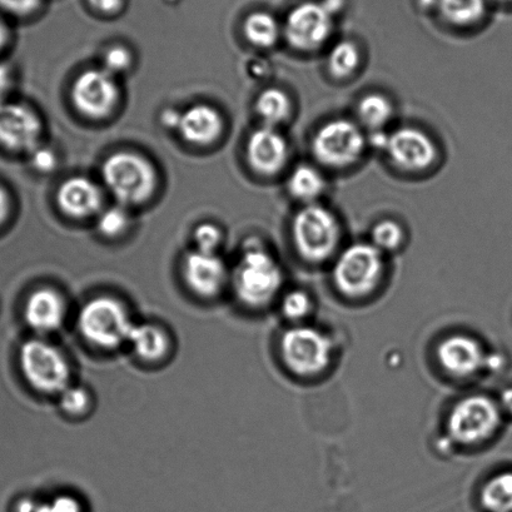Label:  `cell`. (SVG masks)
<instances>
[{
  "label": "cell",
  "mask_w": 512,
  "mask_h": 512,
  "mask_svg": "<svg viewBox=\"0 0 512 512\" xmlns=\"http://www.w3.org/2000/svg\"><path fill=\"white\" fill-rule=\"evenodd\" d=\"M136 318L126 301L112 295H98L84 302L77 315L82 340L101 352L127 347Z\"/></svg>",
  "instance_id": "obj_1"
},
{
  "label": "cell",
  "mask_w": 512,
  "mask_h": 512,
  "mask_svg": "<svg viewBox=\"0 0 512 512\" xmlns=\"http://www.w3.org/2000/svg\"><path fill=\"white\" fill-rule=\"evenodd\" d=\"M19 370L24 381L42 396L57 397L74 382L71 359L49 337L33 336L18 351Z\"/></svg>",
  "instance_id": "obj_2"
},
{
  "label": "cell",
  "mask_w": 512,
  "mask_h": 512,
  "mask_svg": "<svg viewBox=\"0 0 512 512\" xmlns=\"http://www.w3.org/2000/svg\"><path fill=\"white\" fill-rule=\"evenodd\" d=\"M283 285L280 263L265 248L253 245L243 251L231 272V290L237 301L248 310L271 305Z\"/></svg>",
  "instance_id": "obj_3"
},
{
  "label": "cell",
  "mask_w": 512,
  "mask_h": 512,
  "mask_svg": "<svg viewBox=\"0 0 512 512\" xmlns=\"http://www.w3.org/2000/svg\"><path fill=\"white\" fill-rule=\"evenodd\" d=\"M291 232L298 255L311 263L330 260L342 237L337 216L320 203L303 206L293 217Z\"/></svg>",
  "instance_id": "obj_4"
},
{
  "label": "cell",
  "mask_w": 512,
  "mask_h": 512,
  "mask_svg": "<svg viewBox=\"0 0 512 512\" xmlns=\"http://www.w3.org/2000/svg\"><path fill=\"white\" fill-rule=\"evenodd\" d=\"M102 178L119 205L126 207L147 202L158 185L153 164L133 152H117L108 157L102 166Z\"/></svg>",
  "instance_id": "obj_5"
},
{
  "label": "cell",
  "mask_w": 512,
  "mask_h": 512,
  "mask_svg": "<svg viewBox=\"0 0 512 512\" xmlns=\"http://www.w3.org/2000/svg\"><path fill=\"white\" fill-rule=\"evenodd\" d=\"M369 138L359 123L336 118L322 124L313 134L311 152L322 167L342 169L355 166L364 157Z\"/></svg>",
  "instance_id": "obj_6"
},
{
  "label": "cell",
  "mask_w": 512,
  "mask_h": 512,
  "mask_svg": "<svg viewBox=\"0 0 512 512\" xmlns=\"http://www.w3.org/2000/svg\"><path fill=\"white\" fill-rule=\"evenodd\" d=\"M384 271V252L372 243H355L338 256L333 281L344 295L361 297L375 290Z\"/></svg>",
  "instance_id": "obj_7"
},
{
  "label": "cell",
  "mask_w": 512,
  "mask_h": 512,
  "mask_svg": "<svg viewBox=\"0 0 512 512\" xmlns=\"http://www.w3.org/2000/svg\"><path fill=\"white\" fill-rule=\"evenodd\" d=\"M281 355L288 369L301 376L320 374L330 365V338L311 327H293L283 333Z\"/></svg>",
  "instance_id": "obj_8"
},
{
  "label": "cell",
  "mask_w": 512,
  "mask_h": 512,
  "mask_svg": "<svg viewBox=\"0 0 512 512\" xmlns=\"http://www.w3.org/2000/svg\"><path fill=\"white\" fill-rule=\"evenodd\" d=\"M501 414L496 402L485 396H470L451 411L449 432L462 445L480 444L499 429Z\"/></svg>",
  "instance_id": "obj_9"
},
{
  "label": "cell",
  "mask_w": 512,
  "mask_h": 512,
  "mask_svg": "<svg viewBox=\"0 0 512 512\" xmlns=\"http://www.w3.org/2000/svg\"><path fill=\"white\" fill-rule=\"evenodd\" d=\"M187 290L198 300L212 302L231 290V271L218 253L192 251L182 262Z\"/></svg>",
  "instance_id": "obj_10"
},
{
  "label": "cell",
  "mask_w": 512,
  "mask_h": 512,
  "mask_svg": "<svg viewBox=\"0 0 512 512\" xmlns=\"http://www.w3.org/2000/svg\"><path fill=\"white\" fill-rule=\"evenodd\" d=\"M332 13L325 4L305 3L288 14L282 32L293 49L316 52L332 36Z\"/></svg>",
  "instance_id": "obj_11"
},
{
  "label": "cell",
  "mask_w": 512,
  "mask_h": 512,
  "mask_svg": "<svg viewBox=\"0 0 512 512\" xmlns=\"http://www.w3.org/2000/svg\"><path fill=\"white\" fill-rule=\"evenodd\" d=\"M72 101L84 117L98 121L111 116L119 102L116 77L103 68L83 72L73 83Z\"/></svg>",
  "instance_id": "obj_12"
},
{
  "label": "cell",
  "mask_w": 512,
  "mask_h": 512,
  "mask_svg": "<svg viewBox=\"0 0 512 512\" xmlns=\"http://www.w3.org/2000/svg\"><path fill=\"white\" fill-rule=\"evenodd\" d=\"M43 124L38 114L23 103L0 104V148L31 154L41 146Z\"/></svg>",
  "instance_id": "obj_13"
},
{
  "label": "cell",
  "mask_w": 512,
  "mask_h": 512,
  "mask_svg": "<svg viewBox=\"0 0 512 512\" xmlns=\"http://www.w3.org/2000/svg\"><path fill=\"white\" fill-rule=\"evenodd\" d=\"M396 168L424 172L437 159V147L429 134L415 127H401L389 134L384 151Z\"/></svg>",
  "instance_id": "obj_14"
},
{
  "label": "cell",
  "mask_w": 512,
  "mask_h": 512,
  "mask_svg": "<svg viewBox=\"0 0 512 512\" xmlns=\"http://www.w3.org/2000/svg\"><path fill=\"white\" fill-rule=\"evenodd\" d=\"M69 302L57 288L44 286L29 293L23 318L34 336L49 337L62 330L68 321Z\"/></svg>",
  "instance_id": "obj_15"
},
{
  "label": "cell",
  "mask_w": 512,
  "mask_h": 512,
  "mask_svg": "<svg viewBox=\"0 0 512 512\" xmlns=\"http://www.w3.org/2000/svg\"><path fill=\"white\" fill-rule=\"evenodd\" d=\"M290 154V143L278 128L263 126L248 139V163L253 171L263 177L281 173L290 161Z\"/></svg>",
  "instance_id": "obj_16"
},
{
  "label": "cell",
  "mask_w": 512,
  "mask_h": 512,
  "mask_svg": "<svg viewBox=\"0 0 512 512\" xmlns=\"http://www.w3.org/2000/svg\"><path fill=\"white\" fill-rule=\"evenodd\" d=\"M126 349L139 364L161 366L166 364L176 351L172 332L156 321H137Z\"/></svg>",
  "instance_id": "obj_17"
},
{
  "label": "cell",
  "mask_w": 512,
  "mask_h": 512,
  "mask_svg": "<svg viewBox=\"0 0 512 512\" xmlns=\"http://www.w3.org/2000/svg\"><path fill=\"white\" fill-rule=\"evenodd\" d=\"M437 357L444 370L456 377H469L487 365L482 346L469 336L455 335L442 341Z\"/></svg>",
  "instance_id": "obj_18"
},
{
  "label": "cell",
  "mask_w": 512,
  "mask_h": 512,
  "mask_svg": "<svg viewBox=\"0 0 512 512\" xmlns=\"http://www.w3.org/2000/svg\"><path fill=\"white\" fill-rule=\"evenodd\" d=\"M57 203L64 215L84 220L102 212L103 193L101 187L89 178H68L59 187Z\"/></svg>",
  "instance_id": "obj_19"
},
{
  "label": "cell",
  "mask_w": 512,
  "mask_h": 512,
  "mask_svg": "<svg viewBox=\"0 0 512 512\" xmlns=\"http://www.w3.org/2000/svg\"><path fill=\"white\" fill-rule=\"evenodd\" d=\"M177 131L193 146H210L221 137L223 119L216 108L207 104H196L181 114Z\"/></svg>",
  "instance_id": "obj_20"
},
{
  "label": "cell",
  "mask_w": 512,
  "mask_h": 512,
  "mask_svg": "<svg viewBox=\"0 0 512 512\" xmlns=\"http://www.w3.org/2000/svg\"><path fill=\"white\" fill-rule=\"evenodd\" d=\"M327 182L320 169L311 164H298L287 180V190L297 201L311 205L326 192Z\"/></svg>",
  "instance_id": "obj_21"
},
{
  "label": "cell",
  "mask_w": 512,
  "mask_h": 512,
  "mask_svg": "<svg viewBox=\"0 0 512 512\" xmlns=\"http://www.w3.org/2000/svg\"><path fill=\"white\" fill-rule=\"evenodd\" d=\"M356 112L360 126L374 133L384 131L394 118L395 108L384 94L371 93L361 99Z\"/></svg>",
  "instance_id": "obj_22"
},
{
  "label": "cell",
  "mask_w": 512,
  "mask_h": 512,
  "mask_svg": "<svg viewBox=\"0 0 512 512\" xmlns=\"http://www.w3.org/2000/svg\"><path fill=\"white\" fill-rule=\"evenodd\" d=\"M256 111L262 119L263 126L278 128L290 121L292 101L280 88H267L257 98Z\"/></svg>",
  "instance_id": "obj_23"
},
{
  "label": "cell",
  "mask_w": 512,
  "mask_h": 512,
  "mask_svg": "<svg viewBox=\"0 0 512 512\" xmlns=\"http://www.w3.org/2000/svg\"><path fill=\"white\" fill-rule=\"evenodd\" d=\"M58 409L71 421L87 419L96 409V396L87 385L73 382L57 397Z\"/></svg>",
  "instance_id": "obj_24"
},
{
  "label": "cell",
  "mask_w": 512,
  "mask_h": 512,
  "mask_svg": "<svg viewBox=\"0 0 512 512\" xmlns=\"http://www.w3.org/2000/svg\"><path fill=\"white\" fill-rule=\"evenodd\" d=\"M247 41L257 48L275 47L280 41L282 29L276 18L265 12L252 13L243 24Z\"/></svg>",
  "instance_id": "obj_25"
},
{
  "label": "cell",
  "mask_w": 512,
  "mask_h": 512,
  "mask_svg": "<svg viewBox=\"0 0 512 512\" xmlns=\"http://www.w3.org/2000/svg\"><path fill=\"white\" fill-rule=\"evenodd\" d=\"M440 12L447 22L469 27L480 22L486 13L485 0H440Z\"/></svg>",
  "instance_id": "obj_26"
},
{
  "label": "cell",
  "mask_w": 512,
  "mask_h": 512,
  "mask_svg": "<svg viewBox=\"0 0 512 512\" xmlns=\"http://www.w3.org/2000/svg\"><path fill=\"white\" fill-rule=\"evenodd\" d=\"M481 502L489 512H512V472H502L487 481Z\"/></svg>",
  "instance_id": "obj_27"
},
{
  "label": "cell",
  "mask_w": 512,
  "mask_h": 512,
  "mask_svg": "<svg viewBox=\"0 0 512 512\" xmlns=\"http://www.w3.org/2000/svg\"><path fill=\"white\" fill-rule=\"evenodd\" d=\"M361 62L359 47L354 42L342 41L332 47L328 54L327 67L332 77L346 79L359 71Z\"/></svg>",
  "instance_id": "obj_28"
},
{
  "label": "cell",
  "mask_w": 512,
  "mask_h": 512,
  "mask_svg": "<svg viewBox=\"0 0 512 512\" xmlns=\"http://www.w3.org/2000/svg\"><path fill=\"white\" fill-rule=\"evenodd\" d=\"M372 245L381 252L399 250L405 241L404 228L394 220H384L376 223L371 232Z\"/></svg>",
  "instance_id": "obj_29"
},
{
  "label": "cell",
  "mask_w": 512,
  "mask_h": 512,
  "mask_svg": "<svg viewBox=\"0 0 512 512\" xmlns=\"http://www.w3.org/2000/svg\"><path fill=\"white\" fill-rule=\"evenodd\" d=\"M131 216L126 206L117 205L99 213L97 228L107 238L121 237L128 231Z\"/></svg>",
  "instance_id": "obj_30"
},
{
  "label": "cell",
  "mask_w": 512,
  "mask_h": 512,
  "mask_svg": "<svg viewBox=\"0 0 512 512\" xmlns=\"http://www.w3.org/2000/svg\"><path fill=\"white\" fill-rule=\"evenodd\" d=\"M281 310L283 315L291 321L303 320L310 315L312 310V300L305 291L293 290L286 293L281 301Z\"/></svg>",
  "instance_id": "obj_31"
},
{
  "label": "cell",
  "mask_w": 512,
  "mask_h": 512,
  "mask_svg": "<svg viewBox=\"0 0 512 512\" xmlns=\"http://www.w3.org/2000/svg\"><path fill=\"white\" fill-rule=\"evenodd\" d=\"M196 243V250L208 253H217L223 242V235L220 228L212 223H202L198 226L193 235Z\"/></svg>",
  "instance_id": "obj_32"
},
{
  "label": "cell",
  "mask_w": 512,
  "mask_h": 512,
  "mask_svg": "<svg viewBox=\"0 0 512 512\" xmlns=\"http://www.w3.org/2000/svg\"><path fill=\"white\" fill-rule=\"evenodd\" d=\"M133 62L132 54L126 47L116 46L109 48L103 57L104 71L116 77L117 74L127 72Z\"/></svg>",
  "instance_id": "obj_33"
},
{
  "label": "cell",
  "mask_w": 512,
  "mask_h": 512,
  "mask_svg": "<svg viewBox=\"0 0 512 512\" xmlns=\"http://www.w3.org/2000/svg\"><path fill=\"white\" fill-rule=\"evenodd\" d=\"M46 512H86V506L77 495L59 492L46 499Z\"/></svg>",
  "instance_id": "obj_34"
},
{
  "label": "cell",
  "mask_w": 512,
  "mask_h": 512,
  "mask_svg": "<svg viewBox=\"0 0 512 512\" xmlns=\"http://www.w3.org/2000/svg\"><path fill=\"white\" fill-rule=\"evenodd\" d=\"M42 4L43 0H0V13L26 18L37 13Z\"/></svg>",
  "instance_id": "obj_35"
},
{
  "label": "cell",
  "mask_w": 512,
  "mask_h": 512,
  "mask_svg": "<svg viewBox=\"0 0 512 512\" xmlns=\"http://www.w3.org/2000/svg\"><path fill=\"white\" fill-rule=\"evenodd\" d=\"M29 156L33 168L38 172H53L57 167L58 158L51 148L39 146Z\"/></svg>",
  "instance_id": "obj_36"
},
{
  "label": "cell",
  "mask_w": 512,
  "mask_h": 512,
  "mask_svg": "<svg viewBox=\"0 0 512 512\" xmlns=\"http://www.w3.org/2000/svg\"><path fill=\"white\" fill-rule=\"evenodd\" d=\"M14 512H46V499L26 496L18 500Z\"/></svg>",
  "instance_id": "obj_37"
},
{
  "label": "cell",
  "mask_w": 512,
  "mask_h": 512,
  "mask_svg": "<svg viewBox=\"0 0 512 512\" xmlns=\"http://www.w3.org/2000/svg\"><path fill=\"white\" fill-rule=\"evenodd\" d=\"M94 11L102 14H116L123 8L124 0H87Z\"/></svg>",
  "instance_id": "obj_38"
},
{
  "label": "cell",
  "mask_w": 512,
  "mask_h": 512,
  "mask_svg": "<svg viewBox=\"0 0 512 512\" xmlns=\"http://www.w3.org/2000/svg\"><path fill=\"white\" fill-rule=\"evenodd\" d=\"M13 86L11 69L4 63H0V104L7 102L8 94Z\"/></svg>",
  "instance_id": "obj_39"
},
{
  "label": "cell",
  "mask_w": 512,
  "mask_h": 512,
  "mask_svg": "<svg viewBox=\"0 0 512 512\" xmlns=\"http://www.w3.org/2000/svg\"><path fill=\"white\" fill-rule=\"evenodd\" d=\"M181 114L182 113L176 111V109H167V111H164L162 114L163 126L169 129H178V126H180Z\"/></svg>",
  "instance_id": "obj_40"
},
{
  "label": "cell",
  "mask_w": 512,
  "mask_h": 512,
  "mask_svg": "<svg viewBox=\"0 0 512 512\" xmlns=\"http://www.w3.org/2000/svg\"><path fill=\"white\" fill-rule=\"evenodd\" d=\"M9 212H11V198L7 191L0 187V226L7 221Z\"/></svg>",
  "instance_id": "obj_41"
},
{
  "label": "cell",
  "mask_w": 512,
  "mask_h": 512,
  "mask_svg": "<svg viewBox=\"0 0 512 512\" xmlns=\"http://www.w3.org/2000/svg\"><path fill=\"white\" fill-rule=\"evenodd\" d=\"M12 33L6 19L0 14V52H3L11 43Z\"/></svg>",
  "instance_id": "obj_42"
},
{
  "label": "cell",
  "mask_w": 512,
  "mask_h": 512,
  "mask_svg": "<svg viewBox=\"0 0 512 512\" xmlns=\"http://www.w3.org/2000/svg\"><path fill=\"white\" fill-rule=\"evenodd\" d=\"M501 406L507 414L512 416V389H507L502 392L501 395Z\"/></svg>",
  "instance_id": "obj_43"
},
{
  "label": "cell",
  "mask_w": 512,
  "mask_h": 512,
  "mask_svg": "<svg viewBox=\"0 0 512 512\" xmlns=\"http://www.w3.org/2000/svg\"><path fill=\"white\" fill-rule=\"evenodd\" d=\"M500 2H512V0H500Z\"/></svg>",
  "instance_id": "obj_44"
}]
</instances>
